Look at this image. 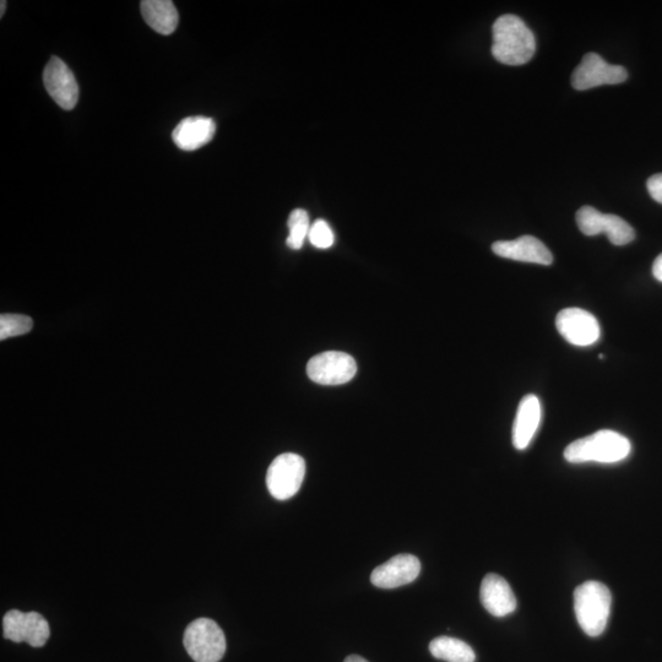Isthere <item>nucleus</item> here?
<instances>
[{"mask_svg":"<svg viewBox=\"0 0 662 662\" xmlns=\"http://www.w3.org/2000/svg\"><path fill=\"white\" fill-rule=\"evenodd\" d=\"M492 32V54L498 62L506 65H523L534 57L535 36L518 16L502 15L493 24Z\"/></svg>","mask_w":662,"mask_h":662,"instance_id":"obj_1","label":"nucleus"},{"mask_svg":"<svg viewBox=\"0 0 662 662\" xmlns=\"http://www.w3.org/2000/svg\"><path fill=\"white\" fill-rule=\"evenodd\" d=\"M631 450L628 438L615 431L602 430L569 444L564 458L571 464H615L628 458Z\"/></svg>","mask_w":662,"mask_h":662,"instance_id":"obj_2","label":"nucleus"},{"mask_svg":"<svg viewBox=\"0 0 662 662\" xmlns=\"http://www.w3.org/2000/svg\"><path fill=\"white\" fill-rule=\"evenodd\" d=\"M612 596L606 585L586 582L574 591V611L579 626L589 637H599L609 622Z\"/></svg>","mask_w":662,"mask_h":662,"instance_id":"obj_3","label":"nucleus"},{"mask_svg":"<svg viewBox=\"0 0 662 662\" xmlns=\"http://www.w3.org/2000/svg\"><path fill=\"white\" fill-rule=\"evenodd\" d=\"M183 643L195 662H219L226 651L224 632L219 624L209 618H198L189 624Z\"/></svg>","mask_w":662,"mask_h":662,"instance_id":"obj_4","label":"nucleus"},{"mask_svg":"<svg viewBox=\"0 0 662 662\" xmlns=\"http://www.w3.org/2000/svg\"><path fill=\"white\" fill-rule=\"evenodd\" d=\"M305 475L306 461L300 455H279L268 469L267 486L270 495L279 501L292 498L300 491Z\"/></svg>","mask_w":662,"mask_h":662,"instance_id":"obj_5","label":"nucleus"},{"mask_svg":"<svg viewBox=\"0 0 662 662\" xmlns=\"http://www.w3.org/2000/svg\"><path fill=\"white\" fill-rule=\"evenodd\" d=\"M577 224L585 236H598L605 233L615 246H626L636 238V232L622 217L601 214L591 206H583L577 213Z\"/></svg>","mask_w":662,"mask_h":662,"instance_id":"obj_6","label":"nucleus"},{"mask_svg":"<svg viewBox=\"0 0 662 662\" xmlns=\"http://www.w3.org/2000/svg\"><path fill=\"white\" fill-rule=\"evenodd\" d=\"M628 79V72L621 65H611L596 53L585 54L575 68L572 85L575 90L584 91L601 85L622 84Z\"/></svg>","mask_w":662,"mask_h":662,"instance_id":"obj_7","label":"nucleus"},{"mask_svg":"<svg viewBox=\"0 0 662 662\" xmlns=\"http://www.w3.org/2000/svg\"><path fill=\"white\" fill-rule=\"evenodd\" d=\"M4 637L15 643L41 648L50 638V624L37 612L10 610L3 618Z\"/></svg>","mask_w":662,"mask_h":662,"instance_id":"obj_8","label":"nucleus"},{"mask_svg":"<svg viewBox=\"0 0 662 662\" xmlns=\"http://www.w3.org/2000/svg\"><path fill=\"white\" fill-rule=\"evenodd\" d=\"M357 365L354 357L345 352L328 351L314 356L307 365V374L314 383L340 385L350 382L356 376Z\"/></svg>","mask_w":662,"mask_h":662,"instance_id":"obj_9","label":"nucleus"},{"mask_svg":"<svg viewBox=\"0 0 662 662\" xmlns=\"http://www.w3.org/2000/svg\"><path fill=\"white\" fill-rule=\"evenodd\" d=\"M556 327L558 333L574 346H591L600 339L598 319L584 309H563L556 318Z\"/></svg>","mask_w":662,"mask_h":662,"instance_id":"obj_10","label":"nucleus"},{"mask_svg":"<svg viewBox=\"0 0 662 662\" xmlns=\"http://www.w3.org/2000/svg\"><path fill=\"white\" fill-rule=\"evenodd\" d=\"M48 94L63 110H73L79 100V85L72 70L62 59L52 57L43 72Z\"/></svg>","mask_w":662,"mask_h":662,"instance_id":"obj_11","label":"nucleus"},{"mask_svg":"<svg viewBox=\"0 0 662 662\" xmlns=\"http://www.w3.org/2000/svg\"><path fill=\"white\" fill-rule=\"evenodd\" d=\"M421 562L412 555H398L374 569L371 582L381 589H396L408 585L419 577Z\"/></svg>","mask_w":662,"mask_h":662,"instance_id":"obj_12","label":"nucleus"},{"mask_svg":"<svg viewBox=\"0 0 662 662\" xmlns=\"http://www.w3.org/2000/svg\"><path fill=\"white\" fill-rule=\"evenodd\" d=\"M492 251L498 257L517 262L551 265L553 257L544 243L533 236H523L514 241H498L492 244Z\"/></svg>","mask_w":662,"mask_h":662,"instance_id":"obj_13","label":"nucleus"},{"mask_svg":"<svg viewBox=\"0 0 662 662\" xmlns=\"http://www.w3.org/2000/svg\"><path fill=\"white\" fill-rule=\"evenodd\" d=\"M480 598L485 609L495 617L508 616L517 610V598L501 575H486L482 580Z\"/></svg>","mask_w":662,"mask_h":662,"instance_id":"obj_14","label":"nucleus"},{"mask_svg":"<svg viewBox=\"0 0 662 662\" xmlns=\"http://www.w3.org/2000/svg\"><path fill=\"white\" fill-rule=\"evenodd\" d=\"M216 124L213 118L195 116L183 119L173 130L172 139L179 149L194 151L213 140Z\"/></svg>","mask_w":662,"mask_h":662,"instance_id":"obj_15","label":"nucleus"},{"mask_svg":"<svg viewBox=\"0 0 662 662\" xmlns=\"http://www.w3.org/2000/svg\"><path fill=\"white\" fill-rule=\"evenodd\" d=\"M541 403L535 395H526L520 401L513 425V446L524 450L533 442L541 422Z\"/></svg>","mask_w":662,"mask_h":662,"instance_id":"obj_16","label":"nucleus"},{"mask_svg":"<svg viewBox=\"0 0 662 662\" xmlns=\"http://www.w3.org/2000/svg\"><path fill=\"white\" fill-rule=\"evenodd\" d=\"M140 9L146 24L159 34L167 36L176 31L179 15L170 0H144Z\"/></svg>","mask_w":662,"mask_h":662,"instance_id":"obj_17","label":"nucleus"},{"mask_svg":"<svg viewBox=\"0 0 662 662\" xmlns=\"http://www.w3.org/2000/svg\"><path fill=\"white\" fill-rule=\"evenodd\" d=\"M434 658L447 662H475L476 654L469 644L452 637H438L430 644Z\"/></svg>","mask_w":662,"mask_h":662,"instance_id":"obj_18","label":"nucleus"},{"mask_svg":"<svg viewBox=\"0 0 662 662\" xmlns=\"http://www.w3.org/2000/svg\"><path fill=\"white\" fill-rule=\"evenodd\" d=\"M287 226H289V237L286 240L287 246L293 249V251H298L305 244L309 231H311L312 225L309 222L307 211L303 209L293 210Z\"/></svg>","mask_w":662,"mask_h":662,"instance_id":"obj_19","label":"nucleus"},{"mask_svg":"<svg viewBox=\"0 0 662 662\" xmlns=\"http://www.w3.org/2000/svg\"><path fill=\"white\" fill-rule=\"evenodd\" d=\"M34 322L24 314H2L0 317V340H7L30 333Z\"/></svg>","mask_w":662,"mask_h":662,"instance_id":"obj_20","label":"nucleus"},{"mask_svg":"<svg viewBox=\"0 0 662 662\" xmlns=\"http://www.w3.org/2000/svg\"><path fill=\"white\" fill-rule=\"evenodd\" d=\"M308 240L314 247L319 249H328L333 246L335 236L333 230L324 220H317L311 226L309 231Z\"/></svg>","mask_w":662,"mask_h":662,"instance_id":"obj_21","label":"nucleus"},{"mask_svg":"<svg viewBox=\"0 0 662 662\" xmlns=\"http://www.w3.org/2000/svg\"><path fill=\"white\" fill-rule=\"evenodd\" d=\"M650 197L662 204V173L651 176L647 182Z\"/></svg>","mask_w":662,"mask_h":662,"instance_id":"obj_22","label":"nucleus"},{"mask_svg":"<svg viewBox=\"0 0 662 662\" xmlns=\"http://www.w3.org/2000/svg\"><path fill=\"white\" fill-rule=\"evenodd\" d=\"M653 275L656 280L662 282V253L658 258L655 259L653 265Z\"/></svg>","mask_w":662,"mask_h":662,"instance_id":"obj_23","label":"nucleus"},{"mask_svg":"<svg viewBox=\"0 0 662 662\" xmlns=\"http://www.w3.org/2000/svg\"><path fill=\"white\" fill-rule=\"evenodd\" d=\"M344 662H368L366 659H363L362 656L351 655L347 656Z\"/></svg>","mask_w":662,"mask_h":662,"instance_id":"obj_24","label":"nucleus"},{"mask_svg":"<svg viewBox=\"0 0 662 662\" xmlns=\"http://www.w3.org/2000/svg\"><path fill=\"white\" fill-rule=\"evenodd\" d=\"M0 5H2V7H0L2 8V12H0V18H3L4 10L7 9V2H4V0H2V3H0Z\"/></svg>","mask_w":662,"mask_h":662,"instance_id":"obj_25","label":"nucleus"}]
</instances>
